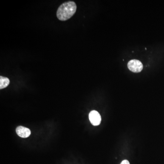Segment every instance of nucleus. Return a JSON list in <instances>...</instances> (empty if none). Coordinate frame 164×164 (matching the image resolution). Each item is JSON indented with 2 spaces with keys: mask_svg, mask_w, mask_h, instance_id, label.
<instances>
[{
  "mask_svg": "<svg viewBox=\"0 0 164 164\" xmlns=\"http://www.w3.org/2000/svg\"><path fill=\"white\" fill-rule=\"evenodd\" d=\"M89 119L93 125L98 126L101 123V115L97 111L93 110L89 114Z\"/></svg>",
  "mask_w": 164,
  "mask_h": 164,
  "instance_id": "obj_3",
  "label": "nucleus"
},
{
  "mask_svg": "<svg viewBox=\"0 0 164 164\" xmlns=\"http://www.w3.org/2000/svg\"><path fill=\"white\" fill-rule=\"evenodd\" d=\"M9 84L10 80L8 78L3 76H0V89L7 88Z\"/></svg>",
  "mask_w": 164,
  "mask_h": 164,
  "instance_id": "obj_5",
  "label": "nucleus"
},
{
  "mask_svg": "<svg viewBox=\"0 0 164 164\" xmlns=\"http://www.w3.org/2000/svg\"><path fill=\"white\" fill-rule=\"evenodd\" d=\"M120 164H130L129 162L127 160H124L123 161L121 162Z\"/></svg>",
  "mask_w": 164,
  "mask_h": 164,
  "instance_id": "obj_6",
  "label": "nucleus"
},
{
  "mask_svg": "<svg viewBox=\"0 0 164 164\" xmlns=\"http://www.w3.org/2000/svg\"><path fill=\"white\" fill-rule=\"evenodd\" d=\"M76 10V4L74 2H65L58 8L57 12V17L62 21L68 20L75 14Z\"/></svg>",
  "mask_w": 164,
  "mask_h": 164,
  "instance_id": "obj_1",
  "label": "nucleus"
},
{
  "mask_svg": "<svg viewBox=\"0 0 164 164\" xmlns=\"http://www.w3.org/2000/svg\"><path fill=\"white\" fill-rule=\"evenodd\" d=\"M16 133L17 135L21 138H27L31 134V130L27 128L22 126L17 127L16 129Z\"/></svg>",
  "mask_w": 164,
  "mask_h": 164,
  "instance_id": "obj_4",
  "label": "nucleus"
},
{
  "mask_svg": "<svg viewBox=\"0 0 164 164\" xmlns=\"http://www.w3.org/2000/svg\"><path fill=\"white\" fill-rule=\"evenodd\" d=\"M128 68L129 70L134 73H139L143 68V64L138 60L133 59L128 63Z\"/></svg>",
  "mask_w": 164,
  "mask_h": 164,
  "instance_id": "obj_2",
  "label": "nucleus"
}]
</instances>
